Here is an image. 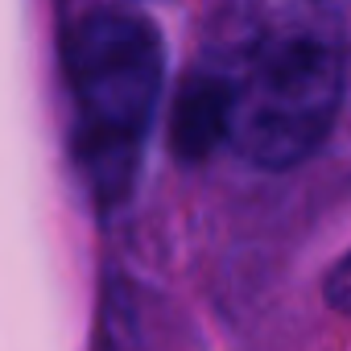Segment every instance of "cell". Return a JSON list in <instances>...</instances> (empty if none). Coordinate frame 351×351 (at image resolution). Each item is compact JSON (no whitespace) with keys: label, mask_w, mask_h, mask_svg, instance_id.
<instances>
[{"label":"cell","mask_w":351,"mask_h":351,"mask_svg":"<svg viewBox=\"0 0 351 351\" xmlns=\"http://www.w3.org/2000/svg\"><path fill=\"white\" fill-rule=\"evenodd\" d=\"M66 75L75 95V161L95 203L120 207L136 182L141 149L161 104V34L132 9H99L71 34Z\"/></svg>","instance_id":"obj_1"},{"label":"cell","mask_w":351,"mask_h":351,"mask_svg":"<svg viewBox=\"0 0 351 351\" xmlns=\"http://www.w3.org/2000/svg\"><path fill=\"white\" fill-rule=\"evenodd\" d=\"M232 145L265 169L306 161L343 104V46L326 21L281 17L232 46Z\"/></svg>","instance_id":"obj_2"},{"label":"cell","mask_w":351,"mask_h":351,"mask_svg":"<svg viewBox=\"0 0 351 351\" xmlns=\"http://www.w3.org/2000/svg\"><path fill=\"white\" fill-rule=\"evenodd\" d=\"M223 141H232V87L228 75L215 66L191 75L178 91L169 112V145L182 161H203Z\"/></svg>","instance_id":"obj_3"},{"label":"cell","mask_w":351,"mask_h":351,"mask_svg":"<svg viewBox=\"0 0 351 351\" xmlns=\"http://www.w3.org/2000/svg\"><path fill=\"white\" fill-rule=\"evenodd\" d=\"M326 306H335L339 314H351V252L326 273Z\"/></svg>","instance_id":"obj_4"}]
</instances>
